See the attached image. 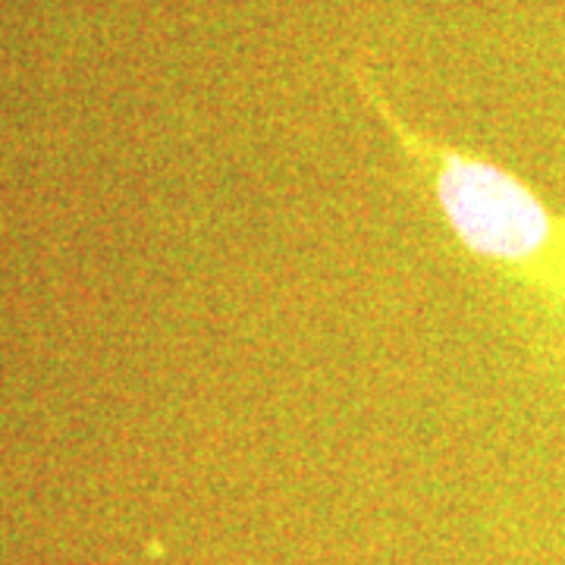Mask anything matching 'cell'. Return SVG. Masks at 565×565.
<instances>
[{
    "label": "cell",
    "mask_w": 565,
    "mask_h": 565,
    "mask_svg": "<svg viewBox=\"0 0 565 565\" xmlns=\"http://www.w3.org/2000/svg\"><path fill=\"white\" fill-rule=\"evenodd\" d=\"M352 82L446 236L503 286L527 343L565 381V211L509 167L415 129L364 63L352 66Z\"/></svg>",
    "instance_id": "1"
}]
</instances>
